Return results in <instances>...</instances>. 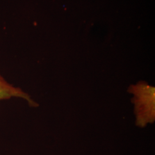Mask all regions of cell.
I'll use <instances>...</instances> for the list:
<instances>
[{"label":"cell","mask_w":155,"mask_h":155,"mask_svg":"<svg viewBox=\"0 0 155 155\" xmlns=\"http://www.w3.org/2000/svg\"><path fill=\"white\" fill-rule=\"evenodd\" d=\"M129 91L135 95L133 102L135 104L137 125L144 127L148 122L155 120V88L145 82L131 86Z\"/></svg>","instance_id":"6da1fadb"},{"label":"cell","mask_w":155,"mask_h":155,"mask_svg":"<svg viewBox=\"0 0 155 155\" xmlns=\"http://www.w3.org/2000/svg\"><path fill=\"white\" fill-rule=\"evenodd\" d=\"M12 98H22L26 100L31 106H38V104L34 102L28 94L23 91L20 88L16 87L8 82L0 74V102Z\"/></svg>","instance_id":"7a4b0ae2"}]
</instances>
